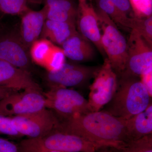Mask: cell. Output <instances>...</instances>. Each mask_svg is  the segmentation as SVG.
Listing matches in <instances>:
<instances>
[{"label":"cell","instance_id":"6da1fadb","mask_svg":"<svg viewBox=\"0 0 152 152\" xmlns=\"http://www.w3.org/2000/svg\"><path fill=\"white\" fill-rule=\"evenodd\" d=\"M55 130L79 136L104 148H118L130 142L126 120L102 110L59 119Z\"/></svg>","mask_w":152,"mask_h":152},{"label":"cell","instance_id":"7a4b0ae2","mask_svg":"<svg viewBox=\"0 0 152 152\" xmlns=\"http://www.w3.org/2000/svg\"><path fill=\"white\" fill-rule=\"evenodd\" d=\"M115 93L102 110L128 120L144 111L151 103V94L140 77L121 75Z\"/></svg>","mask_w":152,"mask_h":152},{"label":"cell","instance_id":"3957f363","mask_svg":"<svg viewBox=\"0 0 152 152\" xmlns=\"http://www.w3.org/2000/svg\"><path fill=\"white\" fill-rule=\"evenodd\" d=\"M18 144L19 152H96L104 148L79 136L56 130L41 137L24 139Z\"/></svg>","mask_w":152,"mask_h":152},{"label":"cell","instance_id":"277c9868","mask_svg":"<svg viewBox=\"0 0 152 152\" xmlns=\"http://www.w3.org/2000/svg\"><path fill=\"white\" fill-rule=\"evenodd\" d=\"M96 12L101 29L102 47L118 77L124 70L127 61V41L107 14L99 8Z\"/></svg>","mask_w":152,"mask_h":152},{"label":"cell","instance_id":"5b68a950","mask_svg":"<svg viewBox=\"0 0 152 152\" xmlns=\"http://www.w3.org/2000/svg\"><path fill=\"white\" fill-rule=\"evenodd\" d=\"M42 94L45 100V107L51 110L58 119L92 112L88 100L75 90L65 87H51Z\"/></svg>","mask_w":152,"mask_h":152},{"label":"cell","instance_id":"8992f818","mask_svg":"<svg viewBox=\"0 0 152 152\" xmlns=\"http://www.w3.org/2000/svg\"><path fill=\"white\" fill-rule=\"evenodd\" d=\"M16 130L22 136L35 138L54 130L59 119L51 110L45 108L34 113L11 117Z\"/></svg>","mask_w":152,"mask_h":152},{"label":"cell","instance_id":"52a82bcc","mask_svg":"<svg viewBox=\"0 0 152 152\" xmlns=\"http://www.w3.org/2000/svg\"><path fill=\"white\" fill-rule=\"evenodd\" d=\"M94 79L88 102L92 112H97L110 101L118 86V76L107 58Z\"/></svg>","mask_w":152,"mask_h":152},{"label":"cell","instance_id":"ba28073f","mask_svg":"<svg viewBox=\"0 0 152 152\" xmlns=\"http://www.w3.org/2000/svg\"><path fill=\"white\" fill-rule=\"evenodd\" d=\"M152 48L140 34L131 30L127 41V61L121 75L140 77L152 72Z\"/></svg>","mask_w":152,"mask_h":152},{"label":"cell","instance_id":"9c48e42d","mask_svg":"<svg viewBox=\"0 0 152 152\" xmlns=\"http://www.w3.org/2000/svg\"><path fill=\"white\" fill-rule=\"evenodd\" d=\"M100 66L65 62L59 69L47 72L45 78L50 88L83 87L95 77Z\"/></svg>","mask_w":152,"mask_h":152},{"label":"cell","instance_id":"30bf717a","mask_svg":"<svg viewBox=\"0 0 152 152\" xmlns=\"http://www.w3.org/2000/svg\"><path fill=\"white\" fill-rule=\"evenodd\" d=\"M45 107L42 91L27 89L13 93L0 101V115L12 117L40 110Z\"/></svg>","mask_w":152,"mask_h":152},{"label":"cell","instance_id":"8fae6325","mask_svg":"<svg viewBox=\"0 0 152 152\" xmlns=\"http://www.w3.org/2000/svg\"><path fill=\"white\" fill-rule=\"evenodd\" d=\"M0 59L30 72L31 60L29 50L22 42L19 31L4 32L3 30L0 33Z\"/></svg>","mask_w":152,"mask_h":152},{"label":"cell","instance_id":"7c38bea8","mask_svg":"<svg viewBox=\"0 0 152 152\" xmlns=\"http://www.w3.org/2000/svg\"><path fill=\"white\" fill-rule=\"evenodd\" d=\"M76 28L77 31L95 45L103 56H106L102 47L101 29L92 0H78Z\"/></svg>","mask_w":152,"mask_h":152},{"label":"cell","instance_id":"4fadbf2b","mask_svg":"<svg viewBox=\"0 0 152 152\" xmlns=\"http://www.w3.org/2000/svg\"><path fill=\"white\" fill-rule=\"evenodd\" d=\"M0 86L18 91L34 89L42 91L31 73L0 59Z\"/></svg>","mask_w":152,"mask_h":152},{"label":"cell","instance_id":"5bb4252c","mask_svg":"<svg viewBox=\"0 0 152 152\" xmlns=\"http://www.w3.org/2000/svg\"><path fill=\"white\" fill-rule=\"evenodd\" d=\"M47 12L48 7L45 5L40 10H31L21 16L19 35L23 43L29 50L41 36L47 20Z\"/></svg>","mask_w":152,"mask_h":152},{"label":"cell","instance_id":"9a60e30c","mask_svg":"<svg viewBox=\"0 0 152 152\" xmlns=\"http://www.w3.org/2000/svg\"><path fill=\"white\" fill-rule=\"evenodd\" d=\"M88 40L79 32L69 38L61 45L66 57L77 62L92 60L95 56L94 48Z\"/></svg>","mask_w":152,"mask_h":152},{"label":"cell","instance_id":"2e32d148","mask_svg":"<svg viewBox=\"0 0 152 152\" xmlns=\"http://www.w3.org/2000/svg\"><path fill=\"white\" fill-rule=\"evenodd\" d=\"M48 7L47 19L76 25L77 9L74 0H44Z\"/></svg>","mask_w":152,"mask_h":152},{"label":"cell","instance_id":"e0dca14e","mask_svg":"<svg viewBox=\"0 0 152 152\" xmlns=\"http://www.w3.org/2000/svg\"><path fill=\"white\" fill-rule=\"evenodd\" d=\"M126 129L130 141L152 134V104L144 111L126 120Z\"/></svg>","mask_w":152,"mask_h":152},{"label":"cell","instance_id":"ac0fdd59","mask_svg":"<svg viewBox=\"0 0 152 152\" xmlns=\"http://www.w3.org/2000/svg\"><path fill=\"white\" fill-rule=\"evenodd\" d=\"M78 32L75 24L47 19L40 37L53 44L61 46L69 38Z\"/></svg>","mask_w":152,"mask_h":152},{"label":"cell","instance_id":"d6986e66","mask_svg":"<svg viewBox=\"0 0 152 152\" xmlns=\"http://www.w3.org/2000/svg\"><path fill=\"white\" fill-rule=\"evenodd\" d=\"M54 45V44L47 39H38L30 47L31 60L38 65L44 67L49 54Z\"/></svg>","mask_w":152,"mask_h":152},{"label":"cell","instance_id":"ffe728a7","mask_svg":"<svg viewBox=\"0 0 152 152\" xmlns=\"http://www.w3.org/2000/svg\"><path fill=\"white\" fill-rule=\"evenodd\" d=\"M129 29L136 31L152 47V16L142 18H131Z\"/></svg>","mask_w":152,"mask_h":152},{"label":"cell","instance_id":"44dd1931","mask_svg":"<svg viewBox=\"0 0 152 152\" xmlns=\"http://www.w3.org/2000/svg\"><path fill=\"white\" fill-rule=\"evenodd\" d=\"M112 152H152V134L128 142L118 148H110Z\"/></svg>","mask_w":152,"mask_h":152},{"label":"cell","instance_id":"7402d4cb","mask_svg":"<svg viewBox=\"0 0 152 152\" xmlns=\"http://www.w3.org/2000/svg\"><path fill=\"white\" fill-rule=\"evenodd\" d=\"M27 0H0V12L12 15H23L31 10Z\"/></svg>","mask_w":152,"mask_h":152},{"label":"cell","instance_id":"603a6c76","mask_svg":"<svg viewBox=\"0 0 152 152\" xmlns=\"http://www.w3.org/2000/svg\"><path fill=\"white\" fill-rule=\"evenodd\" d=\"M98 8L107 14L116 24L127 28L126 23L117 10L114 0H96Z\"/></svg>","mask_w":152,"mask_h":152},{"label":"cell","instance_id":"cb8c5ba5","mask_svg":"<svg viewBox=\"0 0 152 152\" xmlns=\"http://www.w3.org/2000/svg\"><path fill=\"white\" fill-rule=\"evenodd\" d=\"M65 61L62 49L55 45L49 54L44 68L48 72L57 70L62 66Z\"/></svg>","mask_w":152,"mask_h":152},{"label":"cell","instance_id":"d4e9b609","mask_svg":"<svg viewBox=\"0 0 152 152\" xmlns=\"http://www.w3.org/2000/svg\"><path fill=\"white\" fill-rule=\"evenodd\" d=\"M133 16L138 18L152 16V0H129Z\"/></svg>","mask_w":152,"mask_h":152},{"label":"cell","instance_id":"484cf974","mask_svg":"<svg viewBox=\"0 0 152 152\" xmlns=\"http://www.w3.org/2000/svg\"><path fill=\"white\" fill-rule=\"evenodd\" d=\"M117 10L126 23L127 28L129 29V21L134 17L129 0H114Z\"/></svg>","mask_w":152,"mask_h":152},{"label":"cell","instance_id":"4316f807","mask_svg":"<svg viewBox=\"0 0 152 152\" xmlns=\"http://www.w3.org/2000/svg\"><path fill=\"white\" fill-rule=\"evenodd\" d=\"M1 134L16 137H22L14 127L11 117L0 115V135Z\"/></svg>","mask_w":152,"mask_h":152},{"label":"cell","instance_id":"83f0119b","mask_svg":"<svg viewBox=\"0 0 152 152\" xmlns=\"http://www.w3.org/2000/svg\"><path fill=\"white\" fill-rule=\"evenodd\" d=\"M0 152H19L18 144L0 137Z\"/></svg>","mask_w":152,"mask_h":152},{"label":"cell","instance_id":"f1b7e54d","mask_svg":"<svg viewBox=\"0 0 152 152\" xmlns=\"http://www.w3.org/2000/svg\"><path fill=\"white\" fill-rule=\"evenodd\" d=\"M152 72H150L140 77L142 82L152 94Z\"/></svg>","mask_w":152,"mask_h":152},{"label":"cell","instance_id":"f546056e","mask_svg":"<svg viewBox=\"0 0 152 152\" xmlns=\"http://www.w3.org/2000/svg\"><path fill=\"white\" fill-rule=\"evenodd\" d=\"M16 91H14L12 89L0 86V101H1L9 95Z\"/></svg>","mask_w":152,"mask_h":152},{"label":"cell","instance_id":"4dcf8cb0","mask_svg":"<svg viewBox=\"0 0 152 152\" xmlns=\"http://www.w3.org/2000/svg\"><path fill=\"white\" fill-rule=\"evenodd\" d=\"M27 1L28 2L39 4L43 2L44 0H27Z\"/></svg>","mask_w":152,"mask_h":152},{"label":"cell","instance_id":"1f68e13d","mask_svg":"<svg viewBox=\"0 0 152 152\" xmlns=\"http://www.w3.org/2000/svg\"><path fill=\"white\" fill-rule=\"evenodd\" d=\"M108 148H102L98 150L96 152H109L108 151Z\"/></svg>","mask_w":152,"mask_h":152},{"label":"cell","instance_id":"d6a6232c","mask_svg":"<svg viewBox=\"0 0 152 152\" xmlns=\"http://www.w3.org/2000/svg\"><path fill=\"white\" fill-rule=\"evenodd\" d=\"M3 30H4V28H3L2 25L1 24V23H0V33Z\"/></svg>","mask_w":152,"mask_h":152},{"label":"cell","instance_id":"836d02e7","mask_svg":"<svg viewBox=\"0 0 152 152\" xmlns=\"http://www.w3.org/2000/svg\"><path fill=\"white\" fill-rule=\"evenodd\" d=\"M44 152H62L60 151H47Z\"/></svg>","mask_w":152,"mask_h":152}]
</instances>
